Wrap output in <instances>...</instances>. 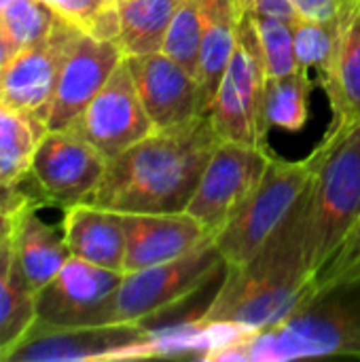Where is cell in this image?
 Masks as SVG:
<instances>
[{
  "mask_svg": "<svg viewBox=\"0 0 360 362\" xmlns=\"http://www.w3.org/2000/svg\"><path fill=\"white\" fill-rule=\"evenodd\" d=\"M219 140L208 115L172 129H155L108 159L85 204L121 214L185 212Z\"/></svg>",
  "mask_w": 360,
  "mask_h": 362,
  "instance_id": "6da1fadb",
  "label": "cell"
},
{
  "mask_svg": "<svg viewBox=\"0 0 360 362\" xmlns=\"http://www.w3.org/2000/svg\"><path fill=\"white\" fill-rule=\"evenodd\" d=\"M318 165L299 199L301 250L314 276L337 250L360 214V125L335 144L314 148Z\"/></svg>",
  "mask_w": 360,
  "mask_h": 362,
  "instance_id": "7a4b0ae2",
  "label": "cell"
},
{
  "mask_svg": "<svg viewBox=\"0 0 360 362\" xmlns=\"http://www.w3.org/2000/svg\"><path fill=\"white\" fill-rule=\"evenodd\" d=\"M333 354L360 356V305L318 295L278 325L231 341L214 361L286 362Z\"/></svg>",
  "mask_w": 360,
  "mask_h": 362,
  "instance_id": "3957f363",
  "label": "cell"
},
{
  "mask_svg": "<svg viewBox=\"0 0 360 362\" xmlns=\"http://www.w3.org/2000/svg\"><path fill=\"white\" fill-rule=\"evenodd\" d=\"M316 165L318 161L312 153L301 161L272 155L257 191L214 235L227 269L246 267L263 250L310 187Z\"/></svg>",
  "mask_w": 360,
  "mask_h": 362,
  "instance_id": "277c9868",
  "label": "cell"
},
{
  "mask_svg": "<svg viewBox=\"0 0 360 362\" xmlns=\"http://www.w3.org/2000/svg\"><path fill=\"white\" fill-rule=\"evenodd\" d=\"M225 272L223 288L197 320L229 325L240 337L278 325L318 297L314 276H286L248 265Z\"/></svg>",
  "mask_w": 360,
  "mask_h": 362,
  "instance_id": "5b68a950",
  "label": "cell"
},
{
  "mask_svg": "<svg viewBox=\"0 0 360 362\" xmlns=\"http://www.w3.org/2000/svg\"><path fill=\"white\" fill-rule=\"evenodd\" d=\"M225 261L214 238L185 257L123 274L104 310V325H144L202 288Z\"/></svg>",
  "mask_w": 360,
  "mask_h": 362,
  "instance_id": "8992f818",
  "label": "cell"
},
{
  "mask_svg": "<svg viewBox=\"0 0 360 362\" xmlns=\"http://www.w3.org/2000/svg\"><path fill=\"white\" fill-rule=\"evenodd\" d=\"M265 85L267 68L261 42L250 13H242L231 62L206 112L221 140L267 146L269 127L263 117Z\"/></svg>",
  "mask_w": 360,
  "mask_h": 362,
  "instance_id": "52a82bcc",
  "label": "cell"
},
{
  "mask_svg": "<svg viewBox=\"0 0 360 362\" xmlns=\"http://www.w3.org/2000/svg\"><path fill=\"white\" fill-rule=\"evenodd\" d=\"M161 356V329L102 325L59 329L34 322L6 362L138 361Z\"/></svg>",
  "mask_w": 360,
  "mask_h": 362,
  "instance_id": "ba28073f",
  "label": "cell"
},
{
  "mask_svg": "<svg viewBox=\"0 0 360 362\" xmlns=\"http://www.w3.org/2000/svg\"><path fill=\"white\" fill-rule=\"evenodd\" d=\"M272 155L269 146L219 140L185 212L216 235L257 191Z\"/></svg>",
  "mask_w": 360,
  "mask_h": 362,
  "instance_id": "9c48e42d",
  "label": "cell"
},
{
  "mask_svg": "<svg viewBox=\"0 0 360 362\" xmlns=\"http://www.w3.org/2000/svg\"><path fill=\"white\" fill-rule=\"evenodd\" d=\"M108 159L74 129H47L30 161V178L42 204H85L104 176Z\"/></svg>",
  "mask_w": 360,
  "mask_h": 362,
  "instance_id": "30bf717a",
  "label": "cell"
},
{
  "mask_svg": "<svg viewBox=\"0 0 360 362\" xmlns=\"http://www.w3.org/2000/svg\"><path fill=\"white\" fill-rule=\"evenodd\" d=\"M81 32L74 23L59 19L45 38L15 51L0 70V102L45 123L59 70Z\"/></svg>",
  "mask_w": 360,
  "mask_h": 362,
  "instance_id": "8fae6325",
  "label": "cell"
},
{
  "mask_svg": "<svg viewBox=\"0 0 360 362\" xmlns=\"http://www.w3.org/2000/svg\"><path fill=\"white\" fill-rule=\"evenodd\" d=\"M121 280L123 272L70 257L57 276L34 295L36 322L59 329L102 327L106 303Z\"/></svg>",
  "mask_w": 360,
  "mask_h": 362,
  "instance_id": "7c38bea8",
  "label": "cell"
},
{
  "mask_svg": "<svg viewBox=\"0 0 360 362\" xmlns=\"http://www.w3.org/2000/svg\"><path fill=\"white\" fill-rule=\"evenodd\" d=\"M70 129L81 134L106 159L121 155L155 132L125 59L76 117Z\"/></svg>",
  "mask_w": 360,
  "mask_h": 362,
  "instance_id": "4fadbf2b",
  "label": "cell"
},
{
  "mask_svg": "<svg viewBox=\"0 0 360 362\" xmlns=\"http://www.w3.org/2000/svg\"><path fill=\"white\" fill-rule=\"evenodd\" d=\"M123 59L117 40H100L81 32L59 70L45 119L47 129L70 127Z\"/></svg>",
  "mask_w": 360,
  "mask_h": 362,
  "instance_id": "5bb4252c",
  "label": "cell"
},
{
  "mask_svg": "<svg viewBox=\"0 0 360 362\" xmlns=\"http://www.w3.org/2000/svg\"><path fill=\"white\" fill-rule=\"evenodd\" d=\"M125 62L155 129H172L206 115L197 76L163 51L132 55Z\"/></svg>",
  "mask_w": 360,
  "mask_h": 362,
  "instance_id": "9a60e30c",
  "label": "cell"
},
{
  "mask_svg": "<svg viewBox=\"0 0 360 362\" xmlns=\"http://www.w3.org/2000/svg\"><path fill=\"white\" fill-rule=\"evenodd\" d=\"M125 229L123 274L174 261L214 238L189 212L121 214Z\"/></svg>",
  "mask_w": 360,
  "mask_h": 362,
  "instance_id": "2e32d148",
  "label": "cell"
},
{
  "mask_svg": "<svg viewBox=\"0 0 360 362\" xmlns=\"http://www.w3.org/2000/svg\"><path fill=\"white\" fill-rule=\"evenodd\" d=\"M331 102V127L318 148L335 144L346 132L360 125V2L342 23L333 66L320 83Z\"/></svg>",
  "mask_w": 360,
  "mask_h": 362,
  "instance_id": "e0dca14e",
  "label": "cell"
},
{
  "mask_svg": "<svg viewBox=\"0 0 360 362\" xmlns=\"http://www.w3.org/2000/svg\"><path fill=\"white\" fill-rule=\"evenodd\" d=\"M40 206L42 202L38 199L30 202L13 216L11 225L15 259L34 295L51 282L72 257L64 231H57L38 216Z\"/></svg>",
  "mask_w": 360,
  "mask_h": 362,
  "instance_id": "ac0fdd59",
  "label": "cell"
},
{
  "mask_svg": "<svg viewBox=\"0 0 360 362\" xmlns=\"http://www.w3.org/2000/svg\"><path fill=\"white\" fill-rule=\"evenodd\" d=\"M62 231L72 257L104 269L123 272L125 229L121 212L76 204L66 208Z\"/></svg>",
  "mask_w": 360,
  "mask_h": 362,
  "instance_id": "d6986e66",
  "label": "cell"
},
{
  "mask_svg": "<svg viewBox=\"0 0 360 362\" xmlns=\"http://www.w3.org/2000/svg\"><path fill=\"white\" fill-rule=\"evenodd\" d=\"M204 36L197 64V81L202 87L204 112H208L223 74L231 62L238 36V23L242 17L240 0H204Z\"/></svg>",
  "mask_w": 360,
  "mask_h": 362,
  "instance_id": "ffe728a7",
  "label": "cell"
},
{
  "mask_svg": "<svg viewBox=\"0 0 360 362\" xmlns=\"http://www.w3.org/2000/svg\"><path fill=\"white\" fill-rule=\"evenodd\" d=\"M34 322V293L21 276L8 231L0 240V362L8 361L11 352L23 341Z\"/></svg>",
  "mask_w": 360,
  "mask_h": 362,
  "instance_id": "44dd1931",
  "label": "cell"
},
{
  "mask_svg": "<svg viewBox=\"0 0 360 362\" xmlns=\"http://www.w3.org/2000/svg\"><path fill=\"white\" fill-rule=\"evenodd\" d=\"M180 0H117L119 47L125 57L149 55L163 49L168 28Z\"/></svg>",
  "mask_w": 360,
  "mask_h": 362,
  "instance_id": "7402d4cb",
  "label": "cell"
},
{
  "mask_svg": "<svg viewBox=\"0 0 360 362\" xmlns=\"http://www.w3.org/2000/svg\"><path fill=\"white\" fill-rule=\"evenodd\" d=\"M47 125L0 102V180L19 185L30 176V161Z\"/></svg>",
  "mask_w": 360,
  "mask_h": 362,
  "instance_id": "603a6c76",
  "label": "cell"
},
{
  "mask_svg": "<svg viewBox=\"0 0 360 362\" xmlns=\"http://www.w3.org/2000/svg\"><path fill=\"white\" fill-rule=\"evenodd\" d=\"M312 81L306 70L282 78H267L263 117L267 127L284 132H299L310 119Z\"/></svg>",
  "mask_w": 360,
  "mask_h": 362,
  "instance_id": "cb8c5ba5",
  "label": "cell"
},
{
  "mask_svg": "<svg viewBox=\"0 0 360 362\" xmlns=\"http://www.w3.org/2000/svg\"><path fill=\"white\" fill-rule=\"evenodd\" d=\"M348 17V15H346ZM344 17V19H346ZM339 21H318V19H306L297 17L293 23L295 34V53L301 70H316L318 83H323L333 66L342 23Z\"/></svg>",
  "mask_w": 360,
  "mask_h": 362,
  "instance_id": "d4e9b609",
  "label": "cell"
},
{
  "mask_svg": "<svg viewBox=\"0 0 360 362\" xmlns=\"http://www.w3.org/2000/svg\"><path fill=\"white\" fill-rule=\"evenodd\" d=\"M204 0H180V6L168 28L163 40V53L185 66L191 74L197 76L199 49L204 36Z\"/></svg>",
  "mask_w": 360,
  "mask_h": 362,
  "instance_id": "484cf974",
  "label": "cell"
},
{
  "mask_svg": "<svg viewBox=\"0 0 360 362\" xmlns=\"http://www.w3.org/2000/svg\"><path fill=\"white\" fill-rule=\"evenodd\" d=\"M250 17L265 57L267 78H282L299 72L301 68L297 62L295 34H293L295 21L276 15H255V13H250Z\"/></svg>",
  "mask_w": 360,
  "mask_h": 362,
  "instance_id": "4316f807",
  "label": "cell"
},
{
  "mask_svg": "<svg viewBox=\"0 0 360 362\" xmlns=\"http://www.w3.org/2000/svg\"><path fill=\"white\" fill-rule=\"evenodd\" d=\"M59 19L64 17H59L42 0H13L0 15V30L17 49H23L45 38Z\"/></svg>",
  "mask_w": 360,
  "mask_h": 362,
  "instance_id": "83f0119b",
  "label": "cell"
},
{
  "mask_svg": "<svg viewBox=\"0 0 360 362\" xmlns=\"http://www.w3.org/2000/svg\"><path fill=\"white\" fill-rule=\"evenodd\" d=\"M59 17L100 40L119 38L117 0H42Z\"/></svg>",
  "mask_w": 360,
  "mask_h": 362,
  "instance_id": "f1b7e54d",
  "label": "cell"
},
{
  "mask_svg": "<svg viewBox=\"0 0 360 362\" xmlns=\"http://www.w3.org/2000/svg\"><path fill=\"white\" fill-rule=\"evenodd\" d=\"M318 295L360 284V214L331 255V259L314 274Z\"/></svg>",
  "mask_w": 360,
  "mask_h": 362,
  "instance_id": "f546056e",
  "label": "cell"
},
{
  "mask_svg": "<svg viewBox=\"0 0 360 362\" xmlns=\"http://www.w3.org/2000/svg\"><path fill=\"white\" fill-rule=\"evenodd\" d=\"M359 2L360 0H293L299 17L318 21H339Z\"/></svg>",
  "mask_w": 360,
  "mask_h": 362,
  "instance_id": "4dcf8cb0",
  "label": "cell"
},
{
  "mask_svg": "<svg viewBox=\"0 0 360 362\" xmlns=\"http://www.w3.org/2000/svg\"><path fill=\"white\" fill-rule=\"evenodd\" d=\"M240 6L244 13L255 15H276L289 21H295L299 15L295 11L293 0H240Z\"/></svg>",
  "mask_w": 360,
  "mask_h": 362,
  "instance_id": "1f68e13d",
  "label": "cell"
},
{
  "mask_svg": "<svg viewBox=\"0 0 360 362\" xmlns=\"http://www.w3.org/2000/svg\"><path fill=\"white\" fill-rule=\"evenodd\" d=\"M38 197H32L30 193H23L19 189V185L13 182H4L0 180V210L6 212L8 216H15L23 206H28L30 202H34ZM40 202V199H38Z\"/></svg>",
  "mask_w": 360,
  "mask_h": 362,
  "instance_id": "d6a6232c",
  "label": "cell"
},
{
  "mask_svg": "<svg viewBox=\"0 0 360 362\" xmlns=\"http://www.w3.org/2000/svg\"><path fill=\"white\" fill-rule=\"evenodd\" d=\"M15 51H19L13 42H11V38L0 30V70L4 68V64L15 55Z\"/></svg>",
  "mask_w": 360,
  "mask_h": 362,
  "instance_id": "836d02e7",
  "label": "cell"
},
{
  "mask_svg": "<svg viewBox=\"0 0 360 362\" xmlns=\"http://www.w3.org/2000/svg\"><path fill=\"white\" fill-rule=\"evenodd\" d=\"M11 223H13V216H8L6 212L0 210V240L11 231Z\"/></svg>",
  "mask_w": 360,
  "mask_h": 362,
  "instance_id": "e575fe53",
  "label": "cell"
},
{
  "mask_svg": "<svg viewBox=\"0 0 360 362\" xmlns=\"http://www.w3.org/2000/svg\"><path fill=\"white\" fill-rule=\"evenodd\" d=\"M11 2H13V0H0V15H2V11H4Z\"/></svg>",
  "mask_w": 360,
  "mask_h": 362,
  "instance_id": "d590c367",
  "label": "cell"
}]
</instances>
